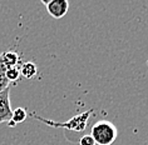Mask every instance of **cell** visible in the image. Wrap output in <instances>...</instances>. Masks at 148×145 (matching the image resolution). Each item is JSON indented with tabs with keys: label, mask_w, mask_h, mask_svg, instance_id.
<instances>
[{
	"label": "cell",
	"mask_w": 148,
	"mask_h": 145,
	"mask_svg": "<svg viewBox=\"0 0 148 145\" xmlns=\"http://www.w3.org/2000/svg\"><path fill=\"white\" fill-rule=\"evenodd\" d=\"M90 135L97 145H112L117 139V126L108 120H99L92 126Z\"/></svg>",
	"instance_id": "1"
},
{
	"label": "cell",
	"mask_w": 148,
	"mask_h": 145,
	"mask_svg": "<svg viewBox=\"0 0 148 145\" xmlns=\"http://www.w3.org/2000/svg\"><path fill=\"white\" fill-rule=\"evenodd\" d=\"M42 3L45 6L48 14L54 19H62L69 10V3L66 0H49Z\"/></svg>",
	"instance_id": "2"
},
{
	"label": "cell",
	"mask_w": 148,
	"mask_h": 145,
	"mask_svg": "<svg viewBox=\"0 0 148 145\" xmlns=\"http://www.w3.org/2000/svg\"><path fill=\"white\" fill-rule=\"evenodd\" d=\"M13 116L12 103H10V88L0 91V124L9 123Z\"/></svg>",
	"instance_id": "3"
},
{
	"label": "cell",
	"mask_w": 148,
	"mask_h": 145,
	"mask_svg": "<svg viewBox=\"0 0 148 145\" xmlns=\"http://www.w3.org/2000/svg\"><path fill=\"white\" fill-rule=\"evenodd\" d=\"M3 63L6 65V68H14V66H20L21 64V57L18 51L14 50H6L0 54Z\"/></svg>",
	"instance_id": "4"
},
{
	"label": "cell",
	"mask_w": 148,
	"mask_h": 145,
	"mask_svg": "<svg viewBox=\"0 0 148 145\" xmlns=\"http://www.w3.org/2000/svg\"><path fill=\"white\" fill-rule=\"evenodd\" d=\"M20 75L24 79H33L38 74V65L33 61H24L20 64Z\"/></svg>",
	"instance_id": "5"
},
{
	"label": "cell",
	"mask_w": 148,
	"mask_h": 145,
	"mask_svg": "<svg viewBox=\"0 0 148 145\" xmlns=\"http://www.w3.org/2000/svg\"><path fill=\"white\" fill-rule=\"evenodd\" d=\"M27 116H28V113H27V109L24 108H16V109L13 110V116H12V120L8 123L9 126H15L16 124H21L27 120Z\"/></svg>",
	"instance_id": "6"
},
{
	"label": "cell",
	"mask_w": 148,
	"mask_h": 145,
	"mask_svg": "<svg viewBox=\"0 0 148 145\" xmlns=\"http://www.w3.org/2000/svg\"><path fill=\"white\" fill-rule=\"evenodd\" d=\"M6 70H8V68H6V65L3 63L1 58H0V91L10 88V83L6 79Z\"/></svg>",
	"instance_id": "7"
},
{
	"label": "cell",
	"mask_w": 148,
	"mask_h": 145,
	"mask_svg": "<svg viewBox=\"0 0 148 145\" xmlns=\"http://www.w3.org/2000/svg\"><path fill=\"white\" fill-rule=\"evenodd\" d=\"M20 68L19 66H14V68H9L6 70V79L10 84H16L20 79Z\"/></svg>",
	"instance_id": "8"
},
{
	"label": "cell",
	"mask_w": 148,
	"mask_h": 145,
	"mask_svg": "<svg viewBox=\"0 0 148 145\" xmlns=\"http://www.w3.org/2000/svg\"><path fill=\"white\" fill-rule=\"evenodd\" d=\"M79 145H97V144H95L94 139L92 138V135L89 134V135H84V136L80 138Z\"/></svg>",
	"instance_id": "9"
}]
</instances>
